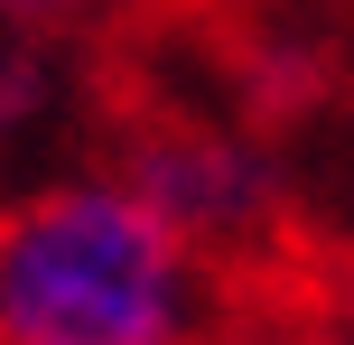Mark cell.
Returning <instances> with one entry per match:
<instances>
[{"label": "cell", "mask_w": 354, "mask_h": 345, "mask_svg": "<svg viewBox=\"0 0 354 345\" xmlns=\"http://www.w3.org/2000/svg\"><path fill=\"white\" fill-rule=\"evenodd\" d=\"M214 252L122 178H56L0 215V345H205Z\"/></svg>", "instance_id": "cell-1"}, {"label": "cell", "mask_w": 354, "mask_h": 345, "mask_svg": "<svg viewBox=\"0 0 354 345\" xmlns=\"http://www.w3.org/2000/svg\"><path fill=\"white\" fill-rule=\"evenodd\" d=\"M122 178L159 205L177 234H196L205 252H214V234H233L261 205V159L243 140H214V131H159V140H140L122 159Z\"/></svg>", "instance_id": "cell-2"}, {"label": "cell", "mask_w": 354, "mask_h": 345, "mask_svg": "<svg viewBox=\"0 0 354 345\" xmlns=\"http://www.w3.org/2000/svg\"><path fill=\"white\" fill-rule=\"evenodd\" d=\"M0 10H10V19H66L75 0H0Z\"/></svg>", "instance_id": "cell-3"}]
</instances>
